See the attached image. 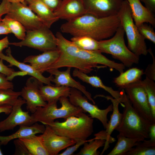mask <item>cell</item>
Returning <instances> with one entry per match:
<instances>
[{
	"mask_svg": "<svg viewBox=\"0 0 155 155\" xmlns=\"http://www.w3.org/2000/svg\"><path fill=\"white\" fill-rule=\"evenodd\" d=\"M14 72V70L5 65L3 60L0 59V73L5 75L7 78L10 77Z\"/></svg>",
	"mask_w": 155,
	"mask_h": 155,
	"instance_id": "41",
	"label": "cell"
},
{
	"mask_svg": "<svg viewBox=\"0 0 155 155\" xmlns=\"http://www.w3.org/2000/svg\"><path fill=\"white\" fill-rule=\"evenodd\" d=\"M13 85L12 82L7 78L4 74L0 73V90L3 89H12Z\"/></svg>",
	"mask_w": 155,
	"mask_h": 155,
	"instance_id": "39",
	"label": "cell"
},
{
	"mask_svg": "<svg viewBox=\"0 0 155 155\" xmlns=\"http://www.w3.org/2000/svg\"><path fill=\"white\" fill-rule=\"evenodd\" d=\"M86 14L98 18L118 14L123 0H81Z\"/></svg>",
	"mask_w": 155,
	"mask_h": 155,
	"instance_id": "13",
	"label": "cell"
},
{
	"mask_svg": "<svg viewBox=\"0 0 155 155\" xmlns=\"http://www.w3.org/2000/svg\"><path fill=\"white\" fill-rule=\"evenodd\" d=\"M21 95V92L12 89L0 90V107L5 105L12 106Z\"/></svg>",
	"mask_w": 155,
	"mask_h": 155,
	"instance_id": "34",
	"label": "cell"
},
{
	"mask_svg": "<svg viewBox=\"0 0 155 155\" xmlns=\"http://www.w3.org/2000/svg\"><path fill=\"white\" fill-rule=\"evenodd\" d=\"M49 28L44 26L38 29L26 30V36L23 40L10 42L9 45L26 46L43 52L56 49L57 38Z\"/></svg>",
	"mask_w": 155,
	"mask_h": 155,
	"instance_id": "8",
	"label": "cell"
},
{
	"mask_svg": "<svg viewBox=\"0 0 155 155\" xmlns=\"http://www.w3.org/2000/svg\"><path fill=\"white\" fill-rule=\"evenodd\" d=\"M71 67H69L64 71H60L58 69H49L46 71L53 75L51 82L54 83L55 86H64L78 90L85 95L88 99L95 104V101L92 98L91 94L87 91L85 86L71 77Z\"/></svg>",
	"mask_w": 155,
	"mask_h": 155,
	"instance_id": "17",
	"label": "cell"
},
{
	"mask_svg": "<svg viewBox=\"0 0 155 155\" xmlns=\"http://www.w3.org/2000/svg\"><path fill=\"white\" fill-rule=\"evenodd\" d=\"M118 14L121 25L127 36L128 48L139 56L147 55L148 52L145 39L133 21L130 7L127 0H123Z\"/></svg>",
	"mask_w": 155,
	"mask_h": 155,
	"instance_id": "7",
	"label": "cell"
},
{
	"mask_svg": "<svg viewBox=\"0 0 155 155\" xmlns=\"http://www.w3.org/2000/svg\"><path fill=\"white\" fill-rule=\"evenodd\" d=\"M11 3H22L26 4L25 0H7Z\"/></svg>",
	"mask_w": 155,
	"mask_h": 155,
	"instance_id": "48",
	"label": "cell"
},
{
	"mask_svg": "<svg viewBox=\"0 0 155 155\" xmlns=\"http://www.w3.org/2000/svg\"><path fill=\"white\" fill-rule=\"evenodd\" d=\"M148 53L151 55L153 62L152 64H149L147 67L145 71L144 72L146 77L149 79L155 81V57L150 48L148 49Z\"/></svg>",
	"mask_w": 155,
	"mask_h": 155,
	"instance_id": "36",
	"label": "cell"
},
{
	"mask_svg": "<svg viewBox=\"0 0 155 155\" xmlns=\"http://www.w3.org/2000/svg\"><path fill=\"white\" fill-rule=\"evenodd\" d=\"M82 93L75 88H70L69 99L73 105L81 108L84 112H87L91 117L99 120L102 123L104 128L107 127L108 120L107 115L109 112L112 111V104L105 109H100L96 105L88 102L86 97L82 95Z\"/></svg>",
	"mask_w": 155,
	"mask_h": 155,
	"instance_id": "10",
	"label": "cell"
},
{
	"mask_svg": "<svg viewBox=\"0 0 155 155\" xmlns=\"http://www.w3.org/2000/svg\"><path fill=\"white\" fill-rule=\"evenodd\" d=\"M18 39L22 40L25 38L26 30L24 27L18 20L7 15L1 20Z\"/></svg>",
	"mask_w": 155,
	"mask_h": 155,
	"instance_id": "31",
	"label": "cell"
},
{
	"mask_svg": "<svg viewBox=\"0 0 155 155\" xmlns=\"http://www.w3.org/2000/svg\"><path fill=\"white\" fill-rule=\"evenodd\" d=\"M139 32L144 38L155 43V32L153 27L144 23L137 27Z\"/></svg>",
	"mask_w": 155,
	"mask_h": 155,
	"instance_id": "35",
	"label": "cell"
},
{
	"mask_svg": "<svg viewBox=\"0 0 155 155\" xmlns=\"http://www.w3.org/2000/svg\"><path fill=\"white\" fill-rule=\"evenodd\" d=\"M55 36L57 49L60 52V55L57 60L49 67V69L69 67L87 74L95 68L108 67L111 70L115 69L120 73L125 69L122 63L109 59L99 51H87L79 48L66 39L60 32H57Z\"/></svg>",
	"mask_w": 155,
	"mask_h": 155,
	"instance_id": "1",
	"label": "cell"
},
{
	"mask_svg": "<svg viewBox=\"0 0 155 155\" xmlns=\"http://www.w3.org/2000/svg\"><path fill=\"white\" fill-rule=\"evenodd\" d=\"M117 138L116 144L107 155H125L140 142L136 139L127 137L120 134L117 135Z\"/></svg>",
	"mask_w": 155,
	"mask_h": 155,
	"instance_id": "28",
	"label": "cell"
},
{
	"mask_svg": "<svg viewBox=\"0 0 155 155\" xmlns=\"http://www.w3.org/2000/svg\"><path fill=\"white\" fill-rule=\"evenodd\" d=\"M155 142L150 140H144L138 142L137 145L133 147L125 155H154Z\"/></svg>",
	"mask_w": 155,
	"mask_h": 155,
	"instance_id": "29",
	"label": "cell"
},
{
	"mask_svg": "<svg viewBox=\"0 0 155 155\" xmlns=\"http://www.w3.org/2000/svg\"><path fill=\"white\" fill-rule=\"evenodd\" d=\"M59 100L61 105L59 108L57 107V101L48 102L44 106L37 107L31 115L34 120L46 125L56 119H66L70 116H78L81 113L84 112L80 107L73 105L67 97H61Z\"/></svg>",
	"mask_w": 155,
	"mask_h": 155,
	"instance_id": "5",
	"label": "cell"
},
{
	"mask_svg": "<svg viewBox=\"0 0 155 155\" xmlns=\"http://www.w3.org/2000/svg\"><path fill=\"white\" fill-rule=\"evenodd\" d=\"M54 12L59 7L62 0H40Z\"/></svg>",
	"mask_w": 155,
	"mask_h": 155,
	"instance_id": "40",
	"label": "cell"
},
{
	"mask_svg": "<svg viewBox=\"0 0 155 155\" xmlns=\"http://www.w3.org/2000/svg\"><path fill=\"white\" fill-rule=\"evenodd\" d=\"M89 140L80 141L77 142L74 145L69 147L64 152L61 153L59 155H71L76 151L79 147Z\"/></svg>",
	"mask_w": 155,
	"mask_h": 155,
	"instance_id": "38",
	"label": "cell"
},
{
	"mask_svg": "<svg viewBox=\"0 0 155 155\" xmlns=\"http://www.w3.org/2000/svg\"><path fill=\"white\" fill-rule=\"evenodd\" d=\"M145 4L146 7L153 13L155 12V0H140Z\"/></svg>",
	"mask_w": 155,
	"mask_h": 155,
	"instance_id": "43",
	"label": "cell"
},
{
	"mask_svg": "<svg viewBox=\"0 0 155 155\" xmlns=\"http://www.w3.org/2000/svg\"><path fill=\"white\" fill-rule=\"evenodd\" d=\"M71 41L82 49L89 51H99L98 41L87 36H73Z\"/></svg>",
	"mask_w": 155,
	"mask_h": 155,
	"instance_id": "30",
	"label": "cell"
},
{
	"mask_svg": "<svg viewBox=\"0 0 155 155\" xmlns=\"http://www.w3.org/2000/svg\"><path fill=\"white\" fill-rule=\"evenodd\" d=\"M129 5L133 19L137 27L145 23L155 26L154 13L142 4L140 0H127Z\"/></svg>",
	"mask_w": 155,
	"mask_h": 155,
	"instance_id": "21",
	"label": "cell"
},
{
	"mask_svg": "<svg viewBox=\"0 0 155 155\" xmlns=\"http://www.w3.org/2000/svg\"><path fill=\"white\" fill-rule=\"evenodd\" d=\"M11 3L7 0H2L0 4V21L2 20V17L7 14L9 11Z\"/></svg>",
	"mask_w": 155,
	"mask_h": 155,
	"instance_id": "42",
	"label": "cell"
},
{
	"mask_svg": "<svg viewBox=\"0 0 155 155\" xmlns=\"http://www.w3.org/2000/svg\"><path fill=\"white\" fill-rule=\"evenodd\" d=\"M6 55H5L2 53L0 54V59L8 62L9 65L8 66L16 67L21 71L25 72L27 75L36 78L42 83L46 85H53L51 83L53 77L52 75H50L48 77H45L42 73L34 69L30 65L18 61L12 55L11 50L9 47L6 50Z\"/></svg>",
	"mask_w": 155,
	"mask_h": 155,
	"instance_id": "20",
	"label": "cell"
},
{
	"mask_svg": "<svg viewBox=\"0 0 155 155\" xmlns=\"http://www.w3.org/2000/svg\"><path fill=\"white\" fill-rule=\"evenodd\" d=\"M26 101L19 97L12 106V109L9 116L0 122V131L13 129L17 125L30 126L35 123L28 112L24 111L22 108Z\"/></svg>",
	"mask_w": 155,
	"mask_h": 155,
	"instance_id": "12",
	"label": "cell"
},
{
	"mask_svg": "<svg viewBox=\"0 0 155 155\" xmlns=\"http://www.w3.org/2000/svg\"><path fill=\"white\" fill-rule=\"evenodd\" d=\"M144 74L142 69L133 67L120 73L119 75L114 78L113 82L120 89H124L128 85L141 80Z\"/></svg>",
	"mask_w": 155,
	"mask_h": 155,
	"instance_id": "26",
	"label": "cell"
},
{
	"mask_svg": "<svg viewBox=\"0 0 155 155\" xmlns=\"http://www.w3.org/2000/svg\"><path fill=\"white\" fill-rule=\"evenodd\" d=\"M104 97L108 100H110L113 106V113L111 115L109 121L108 122L107 127L105 131H102L94 134L95 138L103 139L106 141L104 148L100 153L102 155L105 151L109 147V144L115 141V139L112 137L111 134L114 130L119 125L122 117V113H121L119 109V105L121 104L120 101L109 96H105L102 95H98L95 97Z\"/></svg>",
	"mask_w": 155,
	"mask_h": 155,
	"instance_id": "15",
	"label": "cell"
},
{
	"mask_svg": "<svg viewBox=\"0 0 155 155\" xmlns=\"http://www.w3.org/2000/svg\"><path fill=\"white\" fill-rule=\"evenodd\" d=\"M125 33L123 27L120 25L111 38L98 41L99 50L102 53L111 55L125 67H129L134 64L138 63L139 56L132 52L126 46Z\"/></svg>",
	"mask_w": 155,
	"mask_h": 155,
	"instance_id": "6",
	"label": "cell"
},
{
	"mask_svg": "<svg viewBox=\"0 0 155 155\" xmlns=\"http://www.w3.org/2000/svg\"><path fill=\"white\" fill-rule=\"evenodd\" d=\"M43 84L31 76L27 80L25 86L20 91V96L26 101L27 109L32 113L37 107L44 106L47 103L42 98L39 91V87Z\"/></svg>",
	"mask_w": 155,
	"mask_h": 155,
	"instance_id": "14",
	"label": "cell"
},
{
	"mask_svg": "<svg viewBox=\"0 0 155 155\" xmlns=\"http://www.w3.org/2000/svg\"><path fill=\"white\" fill-rule=\"evenodd\" d=\"M10 33L11 32L2 20L0 21V35Z\"/></svg>",
	"mask_w": 155,
	"mask_h": 155,
	"instance_id": "45",
	"label": "cell"
},
{
	"mask_svg": "<svg viewBox=\"0 0 155 155\" xmlns=\"http://www.w3.org/2000/svg\"><path fill=\"white\" fill-rule=\"evenodd\" d=\"M146 77L142 82L147 94L154 119L155 120V83Z\"/></svg>",
	"mask_w": 155,
	"mask_h": 155,
	"instance_id": "33",
	"label": "cell"
},
{
	"mask_svg": "<svg viewBox=\"0 0 155 155\" xmlns=\"http://www.w3.org/2000/svg\"><path fill=\"white\" fill-rule=\"evenodd\" d=\"M18 139L24 143L31 155H49L40 135H35Z\"/></svg>",
	"mask_w": 155,
	"mask_h": 155,
	"instance_id": "27",
	"label": "cell"
},
{
	"mask_svg": "<svg viewBox=\"0 0 155 155\" xmlns=\"http://www.w3.org/2000/svg\"><path fill=\"white\" fill-rule=\"evenodd\" d=\"M120 25L118 13L104 18L85 14L67 21L60 29L73 36H87L99 41L113 36Z\"/></svg>",
	"mask_w": 155,
	"mask_h": 155,
	"instance_id": "2",
	"label": "cell"
},
{
	"mask_svg": "<svg viewBox=\"0 0 155 155\" xmlns=\"http://www.w3.org/2000/svg\"><path fill=\"white\" fill-rule=\"evenodd\" d=\"M9 42L7 36H6L0 40V54L2 53L3 50L8 47Z\"/></svg>",
	"mask_w": 155,
	"mask_h": 155,
	"instance_id": "44",
	"label": "cell"
},
{
	"mask_svg": "<svg viewBox=\"0 0 155 155\" xmlns=\"http://www.w3.org/2000/svg\"><path fill=\"white\" fill-rule=\"evenodd\" d=\"M1 145V142L0 141V155H3V154L1 151V149L0 148V146Z\"/></svg>",
	"mask_w": 155,
	"mask_h": 155,
	"instance_id": "49",
	"label": "cell"
},
{
	"mask_svg": "<svg viewBox=\"0 0 155 155\" xmlns=\"http://www.w3.org/2000/svg\"><path fill=\"white\" fill-rule=\"evenodd\" d=\"M26 3H28L32 0H25Z\"/></svg>",
	"mask_w": 155,
	"mask_h": 155,
	"instance_id": "50",
	"label": "cell"
},
{
	"mask_svg": "<svg viewBox=\"0 0 155 155\" xmlns=\"http://www.w3.org/2000/svg\"><path fill=\"white\" fill-rule=\"evenodd\" d=\"M106 141L105 140L99 139H93L89 140V143L85 142L83 147L77 155H98L100 152L98 149L104 146Z\"/></svg>",
	"mask_w": 155,
	"mask_h": 155,
	"instance_id": "32",
	"label": "cell"
},
{
	"mask_svg": "<svg viewBox=\"0 0 155 155\" xmlns=\"http://www.w3.org/2000/svg\"><path fill=\"white\" fill-rule=\"evenodd\" d=\"M72 75L73 76L78 78L82 81L90 84L93 87L104 90L109 93L113 97L119 100L121 103L122 95L121 91L115 90L111 87L105 85L98 77L94 75L88 76L87 74L76 68H75L73 70Z\"/></svg>",
	"mask_w": 155,
	"mask_h": 155,
	"instance_id": "24",
	"label": "cell"
},
{
	"mask_svg": "<svg viewBox=\"0 0 155 155\" xmlns=\"http://www.w3.org/2000/svg\"><path fill=\"white\" fill-rule=\"evenodd\" d=\"M60 55V52L57 49L44 52L39 55L28 56L24 59L23 62L29 63L34 69L42 74L57 60Z\"/></svg>",
	"mask_w": 155,
	"mask_h": 155,
	"instance_id": "19",
	"label": "cell"
},
{
	"mask_svg": "<svg viewBox=\"0 0 155 155\" xmlns=\"http://www.w3.org/2000/svg\"><path fill=\"white\" fill-rule=\"evenodd\" d=\"M122 91V106L124 108L120 123L115 130L127 137L142 141L149 138V130L154 123L142 116L133 108L124 89Z\"/></svg>",
	"mask_w": 155,
	"mask_h": 155,
	"instance_id": "3",
	"label": "cell"
},
{
	"mask_svg": "<svg viewBox=\"0 0 155 155\" xmlns=\"http://www.w3.org/2000/svg\"><path fill=\"white\" fill-rule=\"evenodd\" d=\"M54 12L59 19L67 21L86 14L81 0H62L59 7Z\"/></svg>",
	"mask_w": 155,
	"mask_h": 155,
	"instance_id": "18",
	"label": "cell"
},
{
	"mask_svg": "<svg viewBox=\"0 0 155 155\" xmlns=\"http://www.w3.org/2000/svg\"><path fill=\"white\" fill-rule=\"evenodd\" d=\"M124 90L133 107L136 111L144 119L155 123L141 80L128 85Z\"/></svg>",
	"mask_w": 155,
	"mask_h": 155,
	"instance_id": "9",
	"label": "cell"
},
{
	"mask_svg": "<svg viewBox=\"0 0 155 155\" xmlns=\"http://www.w3.org/2000/svg\"><path fill=\"white\" fill-rule=\"evenodd\" d=\"M28 4L43 23L49 28L59 20L54 12L40 0H32Z\"/></svg>",
	"mask_w": 155,
	"mask_h": 155,
	"instance_id": "22",
	"label": "cell"
},
{
	"mask_svg": "<svg viewBox=\"0 0 155 155\" xmlns=\"http://www.w3.org/2000/svg\"><path fill=\"white\" fill-rule=\"evenodd\" d=\"M84 113L69 117L63 122L54 121L47 125L57 134L76 142L86 140L93 132L94 120Z\"/></svg>",
	"mask_w": 155,
	"mask_h": 155,
	"instance_id": "4",
	"label": "cell"
},
{
	"mask_svg": "<svg viewBox=\"0 0 155 155\" xmlns=\"http://www.w3.org/2000/svg\"><path fill=\"white\" fill-rule=\"evenodd\" d=\"M148 135L150 140L152 141L155 142V123L152 124L150 126Z\"/></svg>",
	"mask_w": 155,
	"mask_h": 155,
	"instance_id": "46",
	"label": "cell"
},
{
	"mask_svg": "<svg viewBox=\"0 0 155 155\" xmlns=\"http://www.w3.org/2000/svg\"><path fill=\"white\" fill-rule=\"evenodd\" d=\"M12 109V106L10 105H5L0 107V113H4L7 115H9L11 112Z\"/></svg>",
	"mask_w": 155,
	"mask_h": 155,
	"instance_id": "47",
	"label": "cell"
},
{
	"mask_svg": "<svg viewBox=\"0 0 155 155\" xmlns=\"http://www.w3.org/2000/svg\"><path fill=\"white\" fill-rule=\"evenodd\" d=\"M70 88L64 86H56L41 84L39 87L40 93L44 100L48 102L59 100L63 97H68Z\"/></svg>",
	"mask_w": 155,
	"mask_h": 155,
	"instance_id": "25",
	"label": "cell"
},
{
	"mask_svg": "<svg viewBox=\"0 0 155 155\" xmlns=\"http://www.w3.org/2000/svg\"><path fill=\"white\" fill-rule=\"evenodd\" d=\"M14 144L15 147L14 155H31L25 144L20 139L15 140Z\"/></svg>",
	"mask_w": 155,
	"mask_h": 155,
	"instance_id": "37",
	"label": "cell"
},
{
	"mask_svg": "<svg viewBox=\"0 0 155 155\" xmlns=\"http://www.w3.org/2000/svg\"><path fill=\"white\" fill-rule=\"evenodd\" d=\"M6 15L19 22L26 30L38 29L45 26L28 6L21 3H11Z\"/></svg>",
	"mask_w": 155,
	"mask_h": 155,
	"instance_id": "11",
	"label": "cell"
},
{
	"mask_svg": "<svg viewBox=\"0 0 155 155\" xmlns=\"http://www.w3.org/2000/svg\"><path fill=\"white\" fill-rule=\"evenodd\" d=\"M40 135L43 144L49 155H56L61 151L75 144L76 142L58 135L48 125Z\"/></svg>",
	"mask_w": 155,
	"mask_h": 155,
	"instance_id": "16",
	"label": "cell"
},
{
	"mask_svg": "<svg viewBox=\"0 0 155 155\" xmlns=\"http://www.w3.org/2000/svg\"><path fill=\"white\" fill-rule=\"evenodd\" d=\"M45 129V126L39 124L36 122L30 126L21 125L15 133L7 136H0L1 145H6L11 141L16 139L24 138L43 133Z\"/></svg>",
	"mask_w": 155,
	"mask_h": 155,
	"instance_id": "23",
	"label": "cell"
}]
</instances>
